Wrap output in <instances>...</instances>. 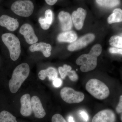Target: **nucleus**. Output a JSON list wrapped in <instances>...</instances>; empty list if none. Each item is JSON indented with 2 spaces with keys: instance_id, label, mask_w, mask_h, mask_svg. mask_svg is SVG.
<instances>
[{
  "instance_id": "27",
  "label": "nucleus",
  "mask_w": 122,
  "mask_h": 122,
  "mask_svg": "<svg viewBox=\"0 0 122 122\" xmlns=\"http://www.w3.org/2000/svg\"><path fill=\"white\" fill-rule=\"evenodd\" d=\"M109 51L112 54H119L122 55V49H119L115 47H111L109 48Z\"/></svg>"
},
{
  "instance_id": "26",
  "label": "nucleus",
  "mask_w": 122,
  "mask_h": 122,
  "mask_svg": "<svg viewBox=\"0 0 122 122\" xmlns=\"http://www.w3.org/2000/svg\"><path fill=\"white\" fill-rule=\"evenodd\" d=\"M52 122H66L63 116L59 114H55L53 116Z\"/></svg>"
},
{
  "instance_id": "1",
  "label": "nucleus",
  "mask_w": 122,
  "mask_h": 122,
  "mask_svg": "<svg viewBox=\"0 0 122 122\" xmlns=\"http://www.w3.org/2000/svg\"><path fill=\"white\" fill-rule=\"evenodd\" d=\"M102 51V46L96 44L92 47L90 52L81 55L76 61V64L81 66L80 69L83 72L93 70L97 66V57Z\"/></svg>"
},
{
  "instance_id": "25",
  "label": "nucleus",
  "mask_w": 122,
  "mask_h": 122,
  "mask_svg": "<svg viewBox=\"0 0 122 122\" xmlns=\"http://www.w3.org/2000/svg\"><path fill=\"white\" fill-rule=\"evenodd\" d=\"M38 21L41 25L42 28L43 29L46 30L49 29L51 25L48 24L45 18L41 17H40L38 20Z\"/></svg>"
},
{
  "instance_id": "15",
  "label": "nucleus",
  "mask_w": 122,
  "mask_h": 122,
  "mask_svg": "<svg viewBox=\"0 0 122 122\" xmlns=\"http://www.w3.org/2000/svg\"><path fill=\"white\" fill-rule=\"evenodd\" d=\"M58 17L62 30L66 31L71 29L73 25L71 16L69 13L61 11L58 14Z\"/></svg>"
},
{
  "instance_id": "7",
  "label": "nucleus",
  "mask_w": 122,
  "mask_h": 122,
  "mask_svg": "<svg viewBox=\"0 0 122 122\" xmlns=\"http://www.w3.org/2000/svg\"><path fill=\"white\" fill-rule=\"evenodd\" d=\"M95 37V35L92 34L84 35L70 44L68 46V50L70 51H73L82 49L93 41Z\"/></svg>"
},
{
  "instance_id": "22",
  "label": "nucleus",
  "mask_w": 122,
  "mask_h": 122,
  "mask_svg": "<svg viewBox=\"0 0 122 122\" xmlns=\"http://www.w3.org/2000/svg\"><path fill=\"white\" fill-rule=\"evenodd\" d=\"M72 70V67L70 66L64 65L63 67H59L58 68V71L61 75V78L64 79L66 76L69 71Z\"/></svg>"
},
{
  "instance_id": "5",
  "label": "nucleus",
  "mask_w": 122,
  "mask_h": 122,
  "mask_svg": "<svg viewBox=\"0 0 122 122\" xmlns=\"http://www.w3.org/2000/svg\"><path fill=\"white\" fill-rule=\"evenodd\" d=\"M11 9L14 13L18 16L28 17L33 12L34 5L30 0H18L12 4Z\"/></svg>"
},
{
  "instance_id": "11",
  "label": "nucleus",
  "mask_w": 122,
  "mask_h": 122,
  "mask_svg": "<svg viewBox=\"0 0 122 122\" xmlns=\"http://www.w3.org/2000/svg\"><path fill=\"white\" fill-rule=\"evenodd\" d=\"M31 104L32 110L36 117L42 118L45 116L46 113L38 97L36 96H33L31 98Z\"/></svg>"
},
{
  "instance_id": "17",
  "label": "nucleus",
  "mask_w": 122,
  "mask_h": 122,
  "mask_svg": "<svg viewBox=\"0 0 122 122\" xmlns=\"http://www.w3.org/2000/svg\"><path fill=\"white\" fill-rule=\"evenodd\" d=\"M77 38V34L73 31H69L61 33L58 36V41L60 42L72 43Z\"/></svg>"
},
{
  "instance_id": "9",
  "label": "nucleus",
  "mask_w": 122,
  "mask_h": 122,
  "mask_svg": "<svg viewBox=\"0 0 122 122\" xmlns=\"http://www.w3.org/2000/svg\"><path fill=\"white\" fill-rule=\"evenodd\" d=\"M20 32L24 36L27 43L30 45L36 43L38 41V38L35 34L33 27L29 24H24L22 25Z\"/></svg>"
},
{
  "instance_id": "13",
  "label": "nucleus",
  "mask_w": 122,
  "mask_h": 122,
  "mask_svg": "<svg viewBox=\"0 0 122 122\" xmlns=\"http://www.w3.org/2000/svg\"><path fill=\"white\" fill-rule=\"evenodd\" d=\"M20 101L21 104L20 112L21 114L25 117H28L31 115L32 110L30 95L28 94L24 95L21 96Z\"/></svg>"
},
{
  "instance_id": "21",
  "label": "nucleus",
  "mask_w": 122,
  "mask_h": 122,
  "mask_svg": "<svg viewBox=\"0 0 122 122\" xmlns=\"http://www.w3.org/2000/svg\"><path fill=\"white\" fill-rule=\"evenodd\" d=\"M110 45L113 47L122 49V37L117 35L112 36L109 40Z\"/></svg>"
},
{
  "instance_id": "6",
  "label": "nucleus",
  "mask_w": 122,
  "mask_h": 122,
  "mask_svg": "<svg viewBox=\"0 0 122 122\" xmlns=\"http://www.w3.org/2000/svg\"><path fill=\"white\" fill-rule=\"evenodd\" d=\"M60 94L62 100L69 104L79 103L83 101L85 95L81 92L75 91L69 87H63L61 90Z\"/></svg>"
},
{
  "instance_id": "19",
  "label": "nucleus",
  "mask_w": 122,
  "mask_h": 122,
  "mask_svg": "<svg viewBox=\"0 0 122 122\" xmlns=\"http://www.w3.org/2000/svg\"><path fill=\"white\" fill-rule=\"evenodd\" d=\"M0 122H17L16 117L8 112L3 111L0 113Z\"/></svg>"
},
{
  "instance_id": "18",
  "label": "nucleus",
  "mask_w": 122,
  "mask_h": 122,
  "mask_svg": "<svg viewBox=\"0 0 122 122\" xmlns=\"http://www.w3.org/2000/svg\"><path fill=\"white\" fill-rule=\"evenodd\" d=\"M122 11L120 9H116L113 13L107 18V21L109 24L122 22Z\"/></svg>"
},
{
  "instance_id": "31",
  "label": "nucleus",
  "mask_w": 122,
  "mask_h": 122,
  "mask_svg": "<svg viewBox=\"0 0 122 122\" xmlns=\"http://www.w3.org/2000/svg\"><path fill=\"white\" fill-rule=\"evenodd\" d=\"M58 0H45L46 2L49 5H52L56 4Z\"/></svg>"
},
{
  "instance_id": "30",
  "label": "nucleus",
  "mask_w": 122,
  "mask_h": 122,
  "mask_svg": "<svg viewBox=\"0 0 122 122\" xmlns=\"http://www.w3.org/2000/svg\"><path fill=\"white\" fill-rule=\"evenodd\" d=\"M116 111L118 113H122V96H120L119 102L116 108Z\"/></svg>"
},
{
  "instance_id": "2",
  "label": "nucleus",
  "mask_w": 122,
  "mask_h": 122,
  "mask_svg": "<svg viewBox=\"0 0 122 122\" xmlns=\"http://www.w3.org/2000/svg\"><path fill=\"white\" fill-rule=\"evenodd\" d=\"M30 72V66L27 63H21L15 68L9 81V87L11 93H15L17 92L22 83L28 77Z\"/></svg>"
},
{
  "instance_id": "32",
  "label": "nucleus",
  "mask_w": 122,
  "mask_h": 122,
  "mask_svg": "<svg viewBox=\"0 0 122 122\" xmlns=\"http://www.w3.org/2000/svg\"><path fill=\"white\" fill-rule=\"evenodd\" d=\"M69 122H75L72 116H70L69 118Z\"/></svg>"
},
{
  "instance_id": "14",
  "label": "nucleus",
  "mask_w": 122,
  "mask_h": 122,
  "mask_svg": "<svg viewBox=\"0 0 122 122\" xmlns=\"http://www.w3.org/2000/svg\"><path fill=\"white\" fill-rule=\"evenodd\" d=\"M52 46L50 44L44 42L35 43L31 45L29 47L30 52L40 51L46 57H48L51 55Z\"/></svg>"
},
{
  "instance_id": "29",
  "label": "nucleus",
  "mask_w": 122,
  "mask_h": 122,
  "mask_svg": "<svg viewBox=\"0 0 122 122\" xmlns=\"http://www.w3.org/2000/svg\"><path fill=\"white\" fill-rule=\"evenodd\" d=\"M62 81L61 79L56 78L53 81V85L55 87H58L61 86L62 85Z\"/></svg>"
},
{
  "instance_id": "10",
  "label": "nucleus",
  "mask_w": 122,
  "mask_h": 122,
  "mask_svg": "<svg viewBox=\"0 0 122 122\" xmlns=\"http://www.w3.org/2000/svg\"><path fill=\"white\" fill-rule=\"evenodd\" d=\"M86 15V11L81 8H78L77 11L73 12L71 18L76 29L79 30L82 28Z\"/></svg>"
},
{
  "instance_id": "12",
  "label": "nucleus",
  "mask_w": 122,
  "mask_h": 122,
  "mask_svg": "<svg viewBox=\"0 0 122 122\" xmlns=\"http://www.w3.org/2000/svg\"><path fill=\"white\" fill-rule=\"evenodd\" d=\"M0 25L5 27L10 31H14L18 28L19 23L17 19L4 15L0 17Z\"/></svg>"
},
{
  "instance_id": "8",
  "label": "nucleus",
  "mask_w": 122,
  "mask_h": 122,
  "mask_svg": "<svg viewBox=\"0 0 122 122\" xmlns=\"http://www.w3.org/2000/svg\"><path fill=\"white\" fill-rule=\"evenodd\" d=\"M116 116L110 109H105L99 111L94 116L92 122H115Z\"/></svg>"
},
{
  "instance_id": "3",
  "label": "nucleus",
  "mask_w": 122,
  "mask_h": 122,
  "mask_svg": "<svg viewBox=\"0 0 122 122\" xmlns=\"http://www.w3.org/2000/svg\"><path fill=\"white\" fill-rule=\"evenodd\" d=\"M86 88L92 96L99 100L107 98L110 94L107 86L97 79H91L89 80L86 84Z\"/></svg>"
},
{
  "instance_id": "24",
  "label": "nucleus",
  "mask_w": 122,
  "mask_h": 122,
  "mask_svg": "<svg viewBox=\"0 0 122 122\" xmlns=\"http://www.w3.org/2000/svg\"><path fill=\"white\" fill-rule=\"evenodd\" d=\"M67 76L71 81H76L78 80V75L76 72L74 70H71L69 71L67 74Z\"/></svg>"
},
{
  "instance_id": "16",
  "label": "nucleus",
  "mask_w": 122,
  "mask_h": 122,
  "mask_svg": "<svg viewBox=\"0 0 122 122\" xmlns=\"http://www.w3.org/2000/svg\"><path fill=\"white\" fill-rule=\"evenodd\" d=\"M58 72L55 68L53 67H49L46 69L42 70L38 73V77L41 80H44L46 77L49 79L53 81L57 78Z\"/></svg>"
},
{
  "instance_id": "4",
  "label": "nucleus",
  "mask_w": 122,
  "mask_h": 122,
  "mask_svg": "<svg viewBox=\"0 0 122 122\" xmlns=\"http://www.w3.org/2000/svg\"><path fill=\"white\" fill-rule=\"evenodd\" d=\"M2 41L9 51L10 57L12 61L17 60L21 53V46L20 40L16 35L7 33L1 36Z\"/></svg>"
},
{
  "instance_id": "28",
  "label": "nucleus",
  "mask_w": 122,
  "mask_h": 122,
  "mask_svg": "<svg viewBox=\"0 0 122 122\" xmlns=\"http://www.w3.org/2000/svg\"><path fill=\"white\" fill-rule=\"evenodd\" d=\"M81 118L85 122H87L89 120V116L86 112L82 111L80 112Z\"/></svg>"
},
{
  "instance_id": "23",
  "label": "nucleus",
  "mask_w": 122,
  "mask_h": 122,
  "mask_svg": "<svg viewBox=\"0 0 122 122\" xmlns=\"http://www.w3.org/2000/svg\"><path fill=\"white\" fill-rule=\"evenodd\" d=\"M45 19L48 24L51 25L53 20L52 11L50 9H48L45 12Z\"/></svg>"
},
{
  "instance_id": "20",
  "label": "nucleus",
  "mask_w": 122,
  "mask_h": 122,
  "mask_svg": "<svg viewBox=\"0 0 122 122\" xmlns=\"http://www.w3.org/2000/svg\"><path fill=\"white\" fill-rule=\"evenodd\" d=\"M100 6L107 8H113L118 5L120 3V0H96Z\"/></svg>"
}]
</instances>
